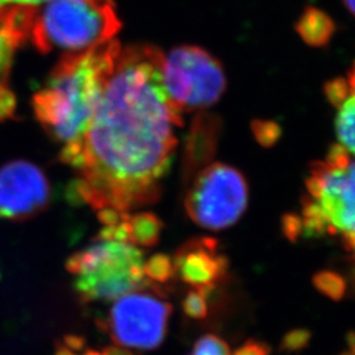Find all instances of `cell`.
<instances>
[{
  "label": "cell",
  "instance_id": "cell-1",
  "mask_svg": "<svg viewBox=\"0 0 355 355\" xmlns=\"http://www.w3.org/2000/svg\"><path fill=\"white\" fill-rule=\"evenodd\" d=\"M162 60L153 46L121 48L89 128L60 153L78 173V196L95 212L128 214L161 195L177 148L174 128L183 124L162 83Z\"/></svg>",
  "mask_w": 355,
  "mask_h": 355
},
{
  "label": "cell",
  "instance_id": "cell-2",
  "mask_svg": "<svg viewBox=\"0 0 355 355\" xmlns=\"http://www.w3.org/2000/svg\"><path fill=\"white\" fill-rule=\"evenodd\" d=\"M120 51L119 41L111 40L91 51L64 55L55 66L33 98L36 117L53 139L66 145L85 135Z\"/></svg>",
  "mask_w": 355,
  "mask_h": 355
},
{
  "label": "cell",
  "instance_id": "cell-3",
  "mask_svg": "<svg viewBox=\"0 0 355 355\" xmlns=\"http://www.w3.org/2000/svg\"><path fill=\"white\" fill-rule=\"evenodd\" d=\"M120 26L112 0H48L36 11L31 40L41 53L69 55L114 40Z\"/></svg>",
  "mask_w": 355,
  "mask_h": 355
},
{
  "label": "cell",
  "instance_id": "cell-4",
  "mask_svg": "<svg viewBox=\"0 0 355 355\" xmlns=\"http://www.w3.org/2000/svg\"><path fill=\"white\" fill-rule=\"evenodd\" d=\"M144 253L129 242L99 240L66 263L83 302L114 300L146 284Z\"/></svg>",
  "mask_w": 355,
  "mask_h": 355
},
{
  "label": "cell",
  "instance_id": "cell-5",
  "mask_svg": "<svg viewBox=\"0 0 355 355\" xmlns=\"http://www.w3.org/2000/svg\"><path fill=\"white\" fill-rule=\"evenodd\" d=\"M308 196L316 203L328 234H340L355 253V159L341 145H333L324 161L313 162L306 179Z\"/></svg>",
  "mask_w": 355,
  "mask_h": 355
},
{
  "label": "cell",
  "instance_id": "cell-6",
  "mask_svg": "<svg viewBox=\"0 0 355 355\" xmlns=\"http://www.w3.org/2000/svg\"><path fill=\"white\" fill-rule=\"evenodd\" d=\"M161 76L166 94L179 112L211 107L227 89L221 64L198 46H179L164 54Z\"/></svg>",
  "mask_w": 355,
  "mask_h": 355
},
{
  "label": "cell",
  "instance_id": "cell-7",
  "mask_svg": "<svg viewBox=\"0 0 355 355\" xmlns=\"http://www.w3.org/2000/svg\"><path fill=\"white\" fill-rule=\"evenodd\" d=\"M248 205V184L241 171L225 164L202 168L186 195L191 220L202 228L223 230L233 225Z\"/></svg>",
  "mask_w": 355,
  "mask_h": 355
},
{
  "label": "cell",
  "instance_id": "cell-8",
  "mask_svg": "<svg viewBox=\"0 0 355 355\" xmlns=\"http://www.w3.org/2000/svg\"><path fill=\"white\" fill-rule=\"evenodd\" d=\"M148 284L114 299L107 328L120 347L152 350L165 340L173 308L162 292Z\"/></svg>",
  "mask_w": 355,
  "mask_h": 355
},
{
  "label": "cell",
  "instance_id": "cell-9",
  "mask_svg": "<svg viewBox=\"0 0 355 355\" xmlns=\"http://www.w3.org/2000/svg\"><path fill=\"white\" fill-rule=\"evenodd\" d=\"M51 187L44 171L28 161H12L0 167V218L24 221L49 204Z\"/></svg>",
  "mask_w": 355,
  "mask_h": 355
},
{
  "label": "cell",
  "instance_id": "cell-10",
  "mask_svg": "<svg viewBox=\"0 0 355 355\" xmlns=\"http://www.w3.org/2000/svg\"><path fill=\"white\" fill-rule=\"evenodd\" d=\"M173 262L180 279L207 296L228 270V259L217 252V241L214 239L187 242L178 250Z\"/></svg>",
  "mask_w": 355,
  "mask_h": 355
},
{
  "label": "cell",
  "instance_id": "cell-11",
  "mask_svg": "<svg viewBox=\"0 0 355 355\" xmlns=\"http://www.w3.org/2000/svg\"><path fill=\"white\" fill-rule=\"evenodd\" d=\"M36 11L31 6L0 8V87H7L16 51L31 38Z\"/></svg>",
  "mask_w": 355,
  "mask_h": 355
},
{
  "label": "cell",
  "instance_id": "cell-12",
  "mask_svg": "<svg viewBox=\"0 0 355 355\" xmlns=\"http://www.w3.org/2000/svg\"><path fill=\"white\" fill-rule=\"evenodd\" d=\"M325 91L331 105L338 111L336 132L340 145L355 155V64L346 78L334 79Z\"/></svg>",
  "mask_w": 355,
  "mask_h": 355
},
{
  "label": "cell",
  "instance_id": "cell-13",
  "mask_svg": "<svg viewBox=\"0 0 355 355\" xmlns=\"http://www.w3.org/2000/svg\"><path fill=\"white\" fill-rule=\"evenodd\" d=\"M220 125L217 119L204 116L196 119L191 129L184 153V179L190 182L214 157Z\"/></svg>",
  "mask_w": 355,
  "mask_h": 355
},
{
  "label": "cell",
  "instance_id": "cell-14",
  "mask_svg": "<svg viewBox=\"0 0 355 355\" xmlns=\"http://www.w3.org/2000/svg\"><path fill=\"white\" fill-rule=\"evenodd\" d=\"M164 228L162 221L150 212H141L128 216L129 243L135 246H154L161 236Z\"/></svg>",
  "mask_w": 355,
  "mask_h": 355
},
{
  "label": "cell",
  "instance_id": "cell-15",
  "mask_svg": "<svg viewBox=\"0 0 355 355\" xmlns=\"http://www.w3.org/2000/svg\"><path fill=\"white\" fill-rule=\"evenodd\" d=\"M300 35L309 44H325L333 32V23L327 15L318 10H309L300 19Z\"/></svg>",
  "mask_w": 355,
  "mask_h": 355
},
{
  "label": "cell",
  "instance_id": "cell-16",
  "mask_svg": "<svg viewBox=\"0 0 355 355\" xmlns=\"http://www.w3.org/2000/svg\"><path fill=\"white\" fill-rule=\"evenodd\" d=\"M313 286L331 300H341L346 292V282L333 271H321L313 277Z\"/></svg>",
  "mask_w": 355,
  "mask_h": 355
},
{
  "label": "cell",
  "instance_id": "cell-17",
  "mask_svg": "<svg viewBox=\"0 0 355 355\" xmlns=\"http://www.w3.org/2000/svg\"><path fill=\"white\" fill-rule=\"evenodd\" d=\"M144 274L153 282L165 283L175 274L174 262L166 254H155L144 263Z\"/></svg>",
  "mask_w": 355,
  "mask_h": 355
},
{
  "label": "cell",
  "instance_id": "cell-18",
  "mask_svg": "<svg viewBox=\"0 0 355 355\" xmlns=\"http://www.w3.org/2000/svg\"><path fill=\"white\" fill-rule=\"evenodd\" d=\"M191 355H230L228 343L214 334H207L199 338Z\"/></svg>",
  "mask_w": 355,
  "mask_h": 355
},
{
  "label": "cell",
  "instance_id": "cell-19",
  "mask_svg": "<svg viewBox=\"0 0 355 355\" xmlns=\"http://www.w3.org/2000/svg\"><path fill=\"white\" fill-rule=\"evenodd\" d=\"M184 313L195 320H203L208 315V304H207V295L199 290L189 292L183 302Z\"/></svg>",
  "mask_w": 355,
  "mask_h": 355
},
{
  "label": "cell",
  "instance_id": "cell-20",
  "mask_svg": "<svg viewBox=\"0 0 355 355\" xmlns=\"http://www.w3.org/2000/svg\"><path fill=\"white\" fill-rule=\"evenodd\" d=\"M311 331L306 329H293L288 331L280 343V350L286 353H297L311 343Z\"/></svg>",
  "mask_w": 355,
  "mask_h": 355
},
{
  "label": "cell",
  "instance_id": "cell-21",
  "mask_svg": "<svg viewBox=\"0 0 355 355\" xmlns=\"http://www.w3.org/2000/svg\"><path fill=\"white\" fill-rule=\"evenodd\" d=\"M253 130L257 141L265 148L272 146L279 139V127L274 123H263V121L254 123Z\"/></svg>",
  "mask_w": 355,
  "mask_h": 355
},
{
  "label": "cell",
  "instance_id": "cell-22",
  "mask_svg": "<svg viewBox=\"0 0 355 355\" xmlns=\"http://www.w3.org/2000/svg\"><path fill=\"white\" fill-rule=\"evenodd\" d=\"M282 230L287 240L296 242L303 234V220L302 216L287 214L282 217Z\"/></svg>",
  "mask_w": 355,
  "mask_h": 355
},
{
  "label": "cell",
  "instance_id": "cell-23",
  "mask_svg": "<svg viewBox=\"0 0 355 355\" xmlns=\"http://www.w3.org/2000/svg\"><path fill=\"white\" fill-rule=\"evenodd\" d=\"M16 108V101L8 87H0V120L12 117Z\"/></svg>",
  "mask_w": 355,
  "mask_h": 355
},
{
  "label": "cell",
  "instance_id": "cell-24",
  "mask_svg": "<svg viewBox=\"0 0 355 355\" xmlns=\"http://www.w3.org/2000/svg\"><path fill=\"white\" fill-rule=\"evenodd\" d=\"M233 355H270V346L261 341L249 340L240 346Z\"/></svg>",
  "mask_w": 355,
  "mask_h": 355
},
{
  "label": "cell",
  "instance_id": "cell-25",
  "mask_svg": "<svg viewBox=\"0 0 355 355\" xmlns=\"http://www.w3.org/2000/svg\"><path fill=\"white\" fill-rule=\"evenodd\" d=\"M48 0H0V8L8 7V6H31L36 7L40 4H44Z\"/></svg>",
  "mask_w": 355,
  "mask_h": 355
},
{
  "label": "cell",
  "instance_id": "cell-26",
  "mask_svg": "<svg viewBox=\"0 0 355 355\" xmlns=\"http://www.w3.org/2000/svg\"><path fill=\"white\" fill-rule=\"evenodd\" d=\"M347 343H349V347L352 349L350 353L355 355V331L350 333V334L347 336Z\"/></svg>",
  "mask_w": 355,
  "mask_h": 355
},
{
  "label": "cell",
  "instance_id": "cell-27",
  "mask_svg": "<svg viewBox=\"0 0 355 355\" xmlns=\"http://www.w3.org/2000/svg\"><path fill=\"white\" fill-rule=\"evenodd\" d=\"M343 3L347 7V10L355 16V0H343Z\"/></svg>",
  "mask_w": 355,
  "mask_h": 355
},
{
  "label": "cell",
  "instance_id": "cell-28",
  "mask_svg": "<svg viewBox=\"0 0 355 355\" xmlns=\"http://www.w3.org/2000/svg\"><path fill=\"white\" fill-rule=\"evenodd\" d=\"M82 355H107L105 350L104 352H98V350H87Z\"/></svg>",
  "mask_w": 355,
  "mask_h": 355
},
{
  "label": "cell",
  "instance_id": "cell-29",
  "mask_svg": "<svg viewBox=\"0 0 355 355\" xmlns=\"http://www.w3.org/2000/svg\"><path fill=\"white\" fill-rule=\"evenodd\" d=\"M341 355H353L352 353H343V354Z\"/></svg>",
  "mask_w": 355,
  "mask_h": 355
}]
</instances>
